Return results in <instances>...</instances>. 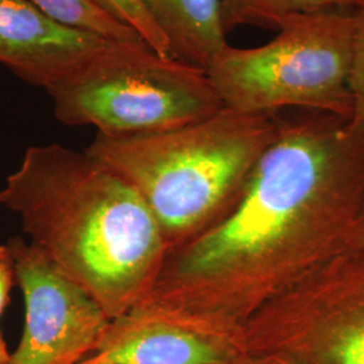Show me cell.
I'll use <instances>...</instances> for the list:
<instances>
[{"label":"cell","mask_w":364,"mask_h":364,"mask_svg":"<svg viewBox=\"0 0 364 364\" xmlns=\"http://www.w3.org/2000/svg\"><path fill=\"white\" fill-rule=\"evenodd\" d=\"M352 9L293 15L267 43L227 45L207 69L224 108L272 114L287 107L352 115Z\"/></svg>","instance_id":"5"},{"label":"cell","mask_w":364,"mask_h":364,"mask_svg":"<svg viewBox=\"0 0 364 364\" xmlns=\"http://www.w3.org/2000/svg\"><path fill=\"white\" fill-rule=\"evenodd\" d=\"M46 92L58 122L109 138L176 130L224 108L205 69L146 43L115 42Z\"/></svg>","instance_id":"4"},{"label":"cell","mask_w":364,"mask_h":364,"mask_svg":"<svg viewBox=\"0 0 364 364\" xmlns=\"http://www.w3.org/2000/svg\"><path fill=\"white\" fill-rule=\"evenodd\" d=\"M169 43L170 57L208 69L228 45L219 0H139Z\"/></svg>","instance_id":"9"},{"label":"cell","mask_w":364,"mask_h":364,"mask_svg":"<svg viewBox=\"0 0 364 364\" xmlns=\"http://www.w3.org/2000/svg\"><path fill=\"white\" fill-rule=\"evenodd\" d=\"M15 281V263L10 246L0 245V316L10 304V293Z\"/></svg>","instance_id":"15"},{"label":"cell","mask_w":364,"mask_h":364,"mask_svg":"<svg viewBox=\"0 0 364 364\" xmlns=\"http://www.w3.org/2000/svg\"><path fill=\"white\" fill-rule=\"evenodd\" d=\"M0 204L111 320L144 301L168 254L141 196L85 150L28 147L0 189Z\"/></svg>","instance_id":"2"},{"label":"cell","mask_w":364,"mask_h":364,"mask_svg":"<svg viewBox=\"0 0 364 364\" xmlns=\"http://www.w3.org/2000/svg\"><path fill=\"white\" fill-rule=\"evenodd\" d=\"M234 364H275L269 359L259 358V356H250V355H242Z\"/></svg>","instance_id":"16"},{"label":"cell","mask_w":364,"mask_h":364,"mask_svg":"<svg viewBox=\"0 0 364 364\" xmlns=\"http://www.w3.org/2000/svg\"><path fill=\"white\" fill-rule=\"evenodd\" d=\"M25 302L21 341L7 364H80L91 356L111 318L77 284L22 237L7 242Z\"/></svg>","instance_id":"6"},{"label":"cell","mask_w":364,"mask_h":364,"mask_svg":"<svg viewBox=\"0 0 364 364\" xmlns=\"http://www.w3.org/2000/svg\"><path fill=\"white\" fill-rule=\"evenodd\" d=\"M119 21L132 27L159 55L170 57L169 43L144 11L139 0H95ZM171 58V57H170Z\"/></svg>","instance_id":"13"},{"label":"cell","mask_w":364,"mask_h":364,"mask_svg":"<svg viewBox=\"0 0 364 364\" xmlns=\"http://www.w3.org/2000/svg\"><path fill=\"white\" fill-rule=\"evenodd\" d=\"M10 355H11V352L9 350L7 343L1 335V331H0V364H7L9 359H10Z\"/></svg>","instance_id":"17"},{"label":"cell","mask_w":364,"mask_h":364,"mask_svg":"<svg viewBox=\"0 0 364 364\" xmlns=\"http://www.w3.org/2000/svg\"><path fill=\"white\" fill-rule=\"evenodd\" d=\"M80 364H112V363H105V362H91V360H88V359H84L82 362Z\"/></svg>","instance_id":"19"},{"label":"cell","mask_w":364,"mask_h":364,"mask_svg":"<svg viewBox=\"0 0 364 364\" xmlns=\"http://www.w3.org/2000/svg\"><path fill=\"white\" fill-rule=\"evenodd\" d=\"M355 26L352 37L351 88L353 111L352 117L364 124V11H355Z\"/></svg>","instance_id":"14"},{"label":"cell","mask_w":364,"mask_h":364,"mask_svg":"<svg viewBox=\"0 0 364 364\" xmlns=\"http://www.w3.org/2000/svg\"><path fill=\"white\" fill-rule=\"evenodd\" d=\"M355 11H364V0H350Z\"/></svg>","instance_id":"18"},{"label":"cell","mask_w":364,"mask_h":364,"mask_svg":"<svg viewBox=\"0 0 364 364\" xmlns=\"http://www.w3.org/2000/svg\"><path fill=\"white\" fill-rule=\"evenodd\" d=\"M112 43L54 22L30 0H0V64L31 85L50 90Z\"/></svg>","instance_id":"7"},{"label":"cell","mask_w":364,"mask_h":364,"mask_svg":"<svg viewBox=\"0 0 364 364\" xmlns=\"http://www.w3.org/2000/svg\"><path fill=\"white\" fill-rule=\"evenodd\" d=\"M39 11L63 26L123 43H146L132 27L95 0H30ZM147 45V43H146Z\"/></svg>","instance_id":"12"},{"label":"cell","mask_w":364,"mask_h":364,"mask_svg":"<svg viewBox=\"0 0 364 364\" xmlns=\"http://www.w3.org/2000/svg\"><path fill=\"white\" fill-rule=\"evenodd\" d=\"M247 353L275 364H364V313L302 332L254 338Z\"/></svg>","instance_id":"10"},{"label":"cell","mask_w":364,"mask_h":364,"mask_svg":"<svg viewBox=\"0 0 364 364\" xmlns=\"http://www.w3.org/2000/svg\"><path fill=\"white\" fill-rule=\"evenodd\" d=\"M363 161L364 124L353 117L347 129L323 122L277 127L234 207L166 254L151 290L132 309L236 338L287 235L326 182Z\"/></svg>","instance_id":"1"},{"label":"cell","mask_w":364,"mask_h":364,"mask_svg":"<svg viewBox=\"0 0 364 364\" xmlns=\"http://www.w3.org/2000/svg\"><path fill=\"white\" fill-rule=\"evenodd\" d=\"M242 355L234 338L131 309L111 321L87 359L112 364H234Z\"/></svg>","instance_id":"8"},{"label":"cell","mask_w":364,"mask_h":364,"mask_svg":"<svg viewBox=\"0 0 364 364\" xmlns=\"http://www.w3.org/2000/svg\"><path fill=\"white\" fill-rule=\"evenodd\" d=\"M227 34L239 26L277 30L297 14L352 9L350 0H219ZM353 10V9H352Z\"/></svg>","instance_id":"11"},{"label":"cell","mask_w":364,"mask_h":364,"mask_svg":"<svg viewBox=\"0 0 364 364\" xmlns=\"http://www.w3.org/2000/svg\"><path fill=\"white\" fill-rule=\"evenodd\" d=\"M269 115L221 108L161 134H97L85 151L141 196L170 252L234 207L254 162L277 131Z\"/></svg>","instance_id":"3"}]
</instances>
